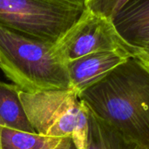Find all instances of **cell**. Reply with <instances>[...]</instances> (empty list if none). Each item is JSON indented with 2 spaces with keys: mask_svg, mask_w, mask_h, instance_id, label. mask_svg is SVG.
<instances>
[{
  "mask_svg": "<svg viewBox=\"0 0 149 149\" xmlns=\"http://www.w3.org/2000/svg\"><path fill=\"white\" fill-rule=\"evenodd\" d=\"M2 149H77L72 138L51 137L2 128Z\"/></svg>",
  "mask_w": 149,
  "mask_h": 149,
  "instance_id": "obj_10",
  "label": "cell"
},
{
  "mask_svg": "<svg viewBox=\"0 0 149 149\" xmlns=\"http://www.w3.org/2000/svg\"><path fill=\"white\" fill-rule=\"evenodd\" d=\"M53 47L55 54L65 64L89 54L113 52L149 66L148 52L126 42L116 31L111 18L87 9L54 42Z\"/></svg>",
  "mask_w": 149,
  "mask_h": 149,
  "instance_id": "obj_5",
  "label": "cell"
},
{
  "mask_svg": "<svg viewBox=\"0 0 149 149\" xmlns=\"http://www.w3.org/2000/svg\"><path fill=\"white\" fill-rule=\"evenodd\" d=\"M79 98L96 117L149 149V66L127 59Z\"/></svg>",
  "mask_w": 149,
  "mask_h": 149,
  "instance_id": "obj_1",
  "label": "cell"
},
{
  "mask_svg": "<svg viewBox=\"0 0 149 149\" xmlns=\"http://www.w3.org/2000/svg\"><path fill=\"white\" fill-rule=\"evenodd\" d=\"M87 112L88 129L86 149H148L126 138L117 129L96 117L88 109Z\"/></svg>",
  "mask_w": 149,
  "mask_h": 149,
  "instance_id": "obj_8",
  "label": "cell"
},
{
  "mask_svg": "<svg viewBox=\"0 0 149 149\" xmlns=\"http://www.w3.org/2000/svg\"><path fill=\"white\" fill-rule=\"evenodd\" d=\"M112 20L126 42L149 53V0H130Z\"/></svg>",
  "mask_w": 149,
  "mask_h": 149,
  "instance_id": "obj_7",
  "label": "cell"
},
{
  "mask_svg": "<svg viewBox=\"0 0 149 149\" xmlns=\"http://www.w3.org/2000/svg\"><path fill=\"white\" fill-rule=\"evenodd\" d=\"M127 60L116 53L97 52L66 62L71 89L79 95Z\"/></svg>",
  "mask_w": 149,
  "mask_h": 149,
  "instance_id": "obj_6",
  "label": "cell"
},
{
  "mask_svg": "<svg viewBox=\"0 0 149 149\" xmlns=\"http://www.w3.org/2000/svg\"><path fill=\"white\" fill-rule=\"evenodd\" d=\"M19 98L35 133L72 138L77 149H86L88 129L86 107L72 89L37 93L19 91Z\"/></svg>",
  "mask_w": 149,
  "mask_h": 149,
  "instance_id": "obj_3",
  "label": "cell"
},
{
  "mask_svg": "<svg viewBox=\"0 0 149 149\" xmlns=\"http://www.w3.org/2000/svg\"><path fill=\"white\" fill-rule=\"evenodd\" d=\"M15 84L0 82V126L18 132L36 133L30 124Z\"/></svg>",
  "mask_w": 149,
  "mask_h": 149,
  "instance_id": "obj_9",
  "label": "cell"
},
{
  "mask_svg": "<svg viewBox=\"0 0 149 149\" xmlns=\"http://www.w3.org/2000/svg\"><path fill=\"white\" fill-rule=\"evenodd\" d=\"M53 44L0 25V68L24 92L69 90L66 66L55 54Z\"/></svg>",
  "mask_w": 149,
  "mask_h": 149,
  "instance_id": "obj_2",
  "label": "cell"
},
{
  "mask_svg": "<svg viewBox=\"0 0 149 149\" xmlns=\"http://www.w3.org/2000/svg\"><path fill=\"white\" fill-rule=\"evenodd\" d=\"M85 10V0H0V25L36 40L55 42Z\"/></svg>",
  "mask_w": 149,
  "mask_h": 149,
  "instance_id": "obj_4",
  "label": "cell"
},
{
  "mask_svg": "<svg viewBox=\"0 0 149 149\" xmlns=\"http://www.w3.org/2000/svg\"><path fill=\"white\" fill-rule=\"evenodd\" d=\"M1 133H2V127L0 126V149H2V146H1Z\"/></svg>",
  "mask_w": 149,
  "mask_h": 149,
  "instance_id": "obj_12",
  "label": "cell"
},
{
  "mask_svg": "<svg viewBox=\"0 0 149 149\" xmlns=\"http://www.w3.org/2000/svg\"><path fill=\"white\" fill-rule=\"evenodd\" d=\"M130 0H85V9L111 19Z\"/></svg>",
  "mask_w": 149,
  "mask_h": 149,
  "instance_id": "obj_11",
  "label": "cell"
}]
</instances>
